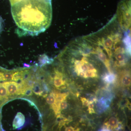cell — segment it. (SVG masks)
<instances>
[{
  "mask_svg": "<svg viewBox=\"0 0 131 131\" xmlns=\"http://www.w3.org/2000/svg\"><path fill=\"white\" fill-rule=\"evenodd\" d=\"M11 10L19 33L21 35H37L50 25L51 0H22L12 5Z\"/></svg>",
  "mask_w": 131,
  "mask_h": 131,
  "instance_id": "6da1fadb",
  "label": "cell"
},
{
  "mask_svg": "<svg viewBox=\"0 0 131 131\" xmlns=\"http://www.w3.org/2000/svg\"><path fill=\"white\" fill-rule=\"evenodd\" d=\"M115 17L120 26L125 31L130 30L131 0H122L119 3Z\"/></svg>",
  "mask_w": 131,
  "mask_h": 131,
  "instance_id": "7a4b0ae2",
  "label": "cell"
},
{
  "mask_svg": "<svg viewBox=\"0 0 131 131\" xmlns=\"http://www.w3.org/2000/svg\"><path fill=\"white\" fill-rule=\"evenodd\" d=\"M2 84L6 89L8 95H13L17 94L18 84L16 82L7 81L2 83Z\"/></svg>",
  "mask_w": 131,
  "mask_h": 131,
  "instance_id": "3957f363",
  "label": "cell"
},
{
  "mask_svg": "<svg viewBox=\"0 0 131 131\" xmlns=\"http://www.w3.org/2000/svg\"><path fill=\"white\" fill-rule=\"evenodd\" d=\"M25 122V117L24 115L20 112L17 113L13 122L14 129H17L23 126Z\"/></svg>",
  "mask_w": 131,
  "mask_h": 131,
  "instance_id": "277c9868",
  "label": "cell"
},
{
  "mask_svg": "<svg viewBox=\"0 0 131 131\" xmlns=\"http://www.w3.org/2000/svg\"><path fill=\"white\" fill-rule=\"evenodd\" d=\"M131 80L130 73L126 72L122 74L121 77V81L123 85L127 86H130L131 84Z\"/></svg>",
  "mask_w": 131,
  "mask_h": 131,
  "instance_id": "5b68a950",
  "label": "cell"
},
{
  "mask_svg": "<svg viewBox=\"0 0 131 131\" xmlns=\"http://www.w3.org/2000/svg\"><path fill=\"white\" fill-rule=\"evenodd\" d=\"M119 123L118 119L116 118L112 117L108 119V122L106 124L107 128H111L112 129H117Z\"/></svg>",
  "mask_w": 131,
  "mask_h": 131,
  "instance_id": "8992f818",
  "label": "cell"
},
{
  "mask_svg": "<svg viewBox=\"0 0 131 131\" xmlns=\"http://www.w3.org/2000/svg\"><path fill=\"white\" fill-rule=\"evenodd\" d=\"M103 79V81L107 83H112L115 81L116 76L113 73H109L104 75Z\"/></svg>",
  "mask_w": 131,
  "mask_h": 131,
  "instance_id": "52a82bcc",
  "label": "cell"
},
{
  "mask_svg": "<svg viewBox=\"0 0 131 131\" xmlns=\"http://www.w3.org/2000/svg\"><path fill=\"white\" fill-rule=\"evenodd\" d=\"M32 91L34 93L37 95L41 96L43 93V91L42 90V88L40 86L39 84L37 83L34 82L31 87Z\"/></svg>",
  "mask_w": 131,
  "mask_h": 131,
  "instance_id": "ba28073f",
  "label": "cell"
},
{
  "mask_svg": "<svg viewBox=\"0 0 131 131\" xmlns=\"http://www.w3.org/2000/svg\"><path fill=\"white\" fill-rule=\"evenodd\" d=\"M68 94L66 93L55 94V101L61 103L62 102L65 101Z\"/></svg>",
  "mask_w": 131,
  "mask_h": 131,
  "instance_id": "9c48e42d",
  "label": "cell"
},
{
  "mask_svg": "<svg viewBox=\"0 0 131 131\" xmlns=\"http://www.w3.org/2000/svg\"><path fill=\"white\" fill-rule=\"evenodd\" d=\"M46 102L49 105H53L55 102V94L54 93H51L49 96H47L46 98Z\"/></svg>",
  "mask_w": 131,
  "mask_h": 131,
  "instance_id": "30bf717a",
  "label": "cell"
},
{
  "mask_svg": "<svg viewBox=\"0 0 131 131\" xmlns=\"http://www.w3.org/2000/svg\"><path fill=\"white\" fill-rule=\"evenodd\" d=\"M85 78H95L97 77L98 76L97 73H94L92 71H88L85 73Z\"/></svg>",
  "mask_w": 131,
  "mask_h": 131,
  "instance_id": "8fae6325",
  "label": "cell"
},
{
  "mask_svg": "<svg viewBox=\"0 0 131 131\" xmlns=\"http://www.w3.org/2000/svg\"><path fill=\"white\" fill-rule=\"evenodd\" d=\"M32 94V91L31 88L30 86H27L26 88L25 95L27 96H30Z\"/></svg>",
  "mask_w": 131,
  "mask_h": 131,
  "instance_id": "7c38bea8",
  "label": "cell"
},
{
  "mask_svg": "<svg viewBox=\"0 0 131 131\" xmlns=\"http://www.w3.org/2000/svg\"><path fill=\"white\" fill-rule=\"evenodd\" d=\"M67 107H68V103L66 101H63L60 103V108L61 110H64L66 109Z\"/></svg>",
  "mask_w": 131,
  "mask_h": 131,
  "instance_id": "4fadbf2b",
  "label": "cell"
},
{
  "mask_svg": "<svg viewBox=\"0 0 131 131\" xmlns=\"http://www.w3.org/2000/svg\"><path fill=\"white\" fill-rule=\"evenodd\" d=\"M81 101L84 107L88 106L89 104V101L86 98L83 97H81Z\"/></svg>",
  "mask_w": 131,
  "mask_h": 131,
  "instance_id": "5bb4252c",
  "label": "cell"
},
{
  "mask_svg": "<svg viewBox=\"0 0 131 131\" xmlns=\"http://www.w3.org/2000/svg\"><path fill=\"white\" fill-rule=\"evenodd\" d=\"M4 20L0 16V34L2 32L4 28Z\"/></svg>",
  "mask_w": 131,
  "mask_h": 131,
  "instance_id": "9a60e30c",
  "label": "cell"
},
{
  "mask_svg": "<svg viewBox=\"0 0 131 131\" xmlns=\"http://www.w3.org/2000/svg\"><path fill=\"white\" fill-rule=\"evenodd\" d=\"M9 1L10 3H11V6H12V5L16 4L17 3L19 2L22 0H9Z\"/></svg>",
  "mask_w": 131,
  "mask_h": 131,
  "instance_id": "2e32d148",
  "label": "cell"
},
{
  "mask_svg": "<svg viewBox=\"0 0 131 131\" xmlns=\"http://www.w3.org/2000/svg\"><path fill=\"white\" fill-rule=\"evenodd\" d=\"M110 102H111V101H110V100L107 99V100H106L105 101V105L106 106L108 107L109 106V105H110Z\"/></svg>",
  "mask_w": 131,
  "mask_h": 131,
  "instance_id": "e0dca14e",
  "label": "cell"
},
{
  "mask_svg": "<svg viewBox=\"0 0 131 131\" xmlns=\"http://www.w3.org/2000/svg\"><path fill=\"white\" fill-rule=\"evenodd\" d=\"M65 131H75L74 129L72 127H69L66 128Z\"/></svg>",
  "mask_w": 131,
  "mask_h": 131,
  "instance_id": "ac0fdd59",
  "label": "cell"
},
{
  "mask_svg": "<svg viewBox=\"0 0 131 131\" xmlns=\"http://www.w3.org/2000/svg\"><path fill=\"white\" fill-rule=\"evenodd\" d=\"M88 110L90 114L95 113V112L94 108L88 109Z\"/></svg>",
  "mask_w": 131,
  "mask_h": 131,
  "instance_id": "d6986e66",
  "label": "cell"
},
{
  "mask_svg": "<svg viewBox=\"0 0 131 131\" xmlns=\"http://www.w3.org/2000/svg\"><path fill=\"white\" fill-rule=\"evenodd\" d=\"M100 131H110L109 129L108 128H106V127H104L103 129H101Z\"/></svg>",
  "mask_w": 131,
  "mask_h": 131,
  "instance_id": "ffe728a7",
  "label": "cell"
}]
</instances>
